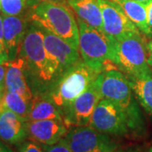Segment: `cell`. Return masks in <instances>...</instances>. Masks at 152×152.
<instances>
[{"instance_id": "obj_1", "label": "cell", "mask_w": 152, "mask_h": 152, "mask_svg": "<svg viewBox=\"0 0 152 152\" xmlns=\"http://www.w3.org/2000/svg\"><path fill=\"white\" fill-rule=\"evenodd\" d=\"M19 56L26 62V78L34 96L48 94L62 71L46 50L42 29L31 22L24 37Z\"/></svg>"}, {"instance_id": "obj_2", "label": "cell", "mask_w": 152, "mask_h": 152, "mask_svg": "<svg viewBox=\"0 0 152 152\" xmlns=\"http://www.w3.org/2000/svg\"><path fill=\"white\" fill-rule=\"evenodd\" d=\"M25 12L30 22L53 33L79 50V26L67 3L54 0H27Z\"/></svg>"}, {"instance_id": "obj_3", "label": "cell", "mask_w": 152, "mask_h": 152, "mask_svg": "<svg viewBox=\"0 0 152 152\" xmlns=\"http://www.w3.org/2000/svg\"><path fill=\"white\" fill-rule=\"evenodd\" d=\"M96 81L102 98L113 102L124 113L131 134L144 135L145 122L127 76L120 70L104 71Z\"/></svg>"}, {"instance_id": "obj_4", "label": "cell", "mask_w": 152, "mask_h": 152, "mask_svg": "<svg viewBox=\"0 0 152 152\" xmlns=\"http://www.w3.org/2000/svg\"><path fill=\"white\" fill-rule=\"evenodd\" d=\"M80 31V53L83 61L98 74L119 70L115 64V42L104 33L77 18Z\"/></svg>"}, {"instance_id": "obj_5", "label": "cell", "mask_w": 152, "mask_h": 152, "mask_svg": "<svg viewBox=\"0 0 152 152\" xmlns=\"http://www.w3.org/2000/svg\"><path fill=\"white\" fill-rule=\"evenodd\" d=\"M98 75L82 59L64 71L47 95L63 113L75 98L86 91Z\"/></svg>"}, {"instance_id": "obj_6", "label": "cell", "mask_w": 152, "mask_h": 152, "mask_svg": "<svg viewBox=\"0 0 152 152\" xmlns=\"http://www.w3.org/2000/svg\"><path fill=\"white\" fill-rule=\"evenodd\" d=\"M115 64L127 77H139L151 72L141 32L130 33L115 42Z\"/></svg>"}, {"instance_id": "obj_7", "label": "cell", "mask_w": 152, "mask_h": 152, "mask_svg": "<svg viewBox=\"0 0 152 152\" xmlns=\"http://www.w3.org/2000/svg\"><path fill=\"white\" fill-rule=\"evenodd\" d=\"M64 139L73 152H111L119 148L111 135L89 125L71 127Z\"/></svg>"}, {"instance_id": "obj_8", "label": "cell", "mask_w": 152, "mask_h": 152, "mask_svg": "<svg viewBox=\"0 0 152 152\" xmlns=\"http://www.w3.org/2000/svg\"><path fill=\"white\" fill-rule=\"evenodd\" d=\"M89 126L111 136L131 134L124 113L113 102L102 98L93 112Z\"/></svg>"}, {"instance_id": "obj_9", "label": "cell", "mask_w": 152, "mask_h": 152, "mask_svg": "<svg viewBox=\"0 0 152 152\" xmlns=\"http://www.w3.org/2000/svg\"><path fill=\"white\" fill-rule=\"evenodd\" d=\"M102 99V96L96 81L94 80L86 91L75 98L63 111V119L68 128L89 125L93 112Z\"/></svg>"}, {"instance_id": "obj_10", "label": "cell", "mask_w": 152, "mask_h": 152, "mask_svg": "<svg viewBox=\"0 0 152 152\" xmlns=\"http://www.w3.org/2000/svg\"><path fill=\"white\" fill-rule=\"evenodd\" d=\"M103 20V33L113 42L120 41L127 35L140 32L118 4L110 0H98Z\"/></svg>"}, {"instance_id": "obj_11", "label": "cell", "mask_w": 152, "mask_h": 152, "mask_svg": "<svg viewBox=\"0 0 152 152\" xmlns=\"http://www.w3.org/2000/svg\"><path fill=\"white\" fill-rule=\"evenodd\" d=\"M4 46L9 61L19 56L20 49L30 20L26 13L20 15H4Z\"/></svg>"}, {"instance_id": "obj_12", "label": "cell", "mask_w": 152, "mask_h": 152, "mask_svg": "<svg viewBox=\"0 0 152 152\" xmlns=\"http://www.w3.org/2000/svg\"><path fill=\"white\" fill-rule=\"evenodd\" d=\"M41 29L43 33L46 50L51 58L59 66L62 74L78 62L81 61L80 50L74 48L64 40L48 30L44 28Z\"/></svg>"}, {"instance_id": "obj_13", "label": "cell", "mask_w": 152, "mask_h": 152, "mask_svg": "<svg viewBox=\"0 0 152 152\" xmlns=\"http://www.w3.org/2000/svg\"><path fill=\"white\" fill-rule=\"evenodd\" d=\"M28 139L42 145H52L64 138L69 130L64 119H45L26 122Z\"/></svg>"}, {"instance_id": "obj_14", "label": "cell", "mask_w": 152, "mask_h": 152, "mask_svg": "<svg viewBox=\"0 0 152 152\" xmlns=\"http://www.w3.org/2000/svg\"><path fill=\"white\" fill-rule=\"evenodd\" d=\"M26 122L10 110L0 108V140L11 145H20L28 139Z\"/></svg>"}, {"instance_id": "obj_15", "label": "cell", "mask_w": 152, "mask_h": 152, "mask_svg": "<svg viewBox=\"0 0 152 152\" xmlns=\"http://www.w3.org/2000/svg\"><path fill=\"white\" fill-rule=\"evenodd\" d=\"M5 90L20 95L32 101L34 95L29 86L26 74V62L23 58L18 56L15 60L6 63Z\"/></svg>"}, {"instance_id": "obj_16", "label": "cell", "mask_w": 152, "mask_h": 152, "mask_svg": "<svg viewBox=\"0 0 152 152\" xmlns=\"http://www.w3.org/2000/svg\"><path fill=\"white\" fill-rule=\"evenodd\" d=\"M66 3L77 18L103 33L102 14L98 0H68Z\"/></svg>"}, {"instance_id": "obj_17", "label": "cell", "mask_w": 152, "mask_h": 152, "mask_svg": "<svg viewBox=\"0 0 152 152\" xmlns=\"http://www.w3.org/2000/svg\"><path fill=\"white\" fill-rule=\"evenodd\" d=\"M45 119H63L62 112L47 94L35 96L27 121Z\"/></svg>"}, {"instance_id": "obj_18", "label": "cell", "mask_w": 152, "mask_h": 152, "mask_svg": "<svg viewBox=\"0 0 152 152\" xmlns=\"http://www.w3.org/2000/svg\"><path fill=\"white\" fill-rule=\"evenodd\" d=\"M118 4L129 19L136 26L140 31L146 37H152L148 26L146 5L134 0H110Z\"/></svg>"}, {"instance_id": "obj_19", "label": "cell", "mask_w": 152, "mask_h": 152, "mask_svg": "<svg viewBox=\"0 0 152 152\" xmlns=\"http://www.w3.org/2000/svg\"><path fill=\"white\" fill-rule=\"evenodd\" d=\"M136 99L149 115L152 116V71L139 77H127Z\"/></svg>"}, {"instance_id": "obj_20", "label": "cell", "mask_w": 152, "mask_h": 152, "mask_svg": "<svg viewBox=\"0 0 152 152\" xmlns=\"http://www.w3.org/2000/svg\"><path fill=\"white\" fill-rule=\"evenodd\" d=\"M31 102L32 101H30L17 93L5 90L0 103V108L8 109L27 121Z\"/></svg>"}, {"instance_id": "obj_21", "label": "cell", "mask_w": 152, "mask_h": 152, "mask_svg": "<svg viewBox=\"0 0 152 152\" xmlns=\"http://www.w3.org/2000/svg\"><path fill=\"white\" fill-rule=\"evenodd\" d=\"M27 0H0L4 15H20L26 10Z\"/></svg>"}, {"instance_id": "obj_22", "label": "cell", "mask_w": 152, "mask_h": 152, "mask_svg": "<svg viewBox=\"0 0 152 152\" xmlns=\"http://www.w3.org/2000/svg\"><path fill=\"white\" fill-rule=\"evenodd\" d=\"M19 152H44L42 145L38 142L27 139L19 146Z\"/></svg>"}, {"instance_id": "obj_23", "label": "cell", "mask_w": 152, "mask_h": 152, "mask_svg": "<svg viewBox=\"0 0 152 152\" xmlns=\"http://www.w3.org/2000/svg\"><path fill=\"white\" fill-rule=\"evenodd\" d=\"M42 148L44 152H73L64 138L54 145H42Z\"/></svg>"}, {"instance_id": "obj_24", "label": "cell", "mask_w": 152, "mask_h": 152, "mask_svg": "<svg viewBox=\"0 0 152 152\" xmlns=\"http://www.w3.org/2000/svg\"><path fill=\"white\" fill-rule=\"evenodd\" d=\"M147 10V20H148V26L150 28V31L152 36V1L146 5Z\"/></svg>"}, {"instance_id": "obj_25", "label": "cell", "mask_w": 152, "mask_h": 152, "mask_svg": "<svg viewBox=\"0 0 152 152\" xmlns=\"http://www.w3.org/2000/svg\"><path fill=\"white\" fill-rule=\"evenodd\" d=\"M6 69H7V65L5 64H0V85H4L5 82V75ZM5 86V85H4Z\"/></svg>"}, {"instance_id": "obj_26", "label": "cell", "mask_w": 152, "mask_h": 152, "mask_svg": "<svg viewBox=\"0 0 152 152\" xmlns=\"http://www.w3.org/2000/svg\"><path fill=\"white\" fill-rule=\"evenodd\" d=\"M147 56H148V63L151 67H152V40H151L146 44Z\"/></svg>"}, {"instance_id": "obj_27", "label": "cell", "mask_w": 152, "mask_h": 152, "mask_svg": "<svg viewBox=\"0 0 152 152\" xmlns=\"http://www.w3.org/2000/svg\"><path fill=\"white\" fill-rule=\"evenodd\" d=\"M111 152H141L135 147H128V148H118Z\"/></svg>"}, {"instance_id": "obj_28", "label": "cell", "mask_w": 152, "mask_h": 152, "mask_svg": "<svg viewBox=\"0 0 152 152\" xmlns=\"http://www.w3.org/2000/svg\"><path fill=\"white\" fill-rule=\"evenodd\" d=\"M0 42L4 43V21H3V15H0Z\"/></svg>"}, {"instance_id": "obj_29", "label": "cell", "mask_w": 152, "mask_h": 152, "mask_svg": "<svg viewBox=\"0 0 152 152\" xmlns=\"http://www.w3.org/2000/svg\"><path fill=\"white\" fill-rule=\"evenodd\" d=\"M0 152H14L10 147L4 145L2 141H0Z\"/></svg>"}, {"instance_id": "obj_30", "label": "cell", "mask_w": 152, "mask_h": 152, "mask_svg": "<svg viewBox=\"0 0 152 152\" xmlns=\"http://www.w3.org/2000/svg\"><path fill=\"white\" fill-rule=\"evenodd\" d=\"M4 91H5V86L4 85H0V103H1L2 98L4 96Z\"/></svg>"}, {"instance_id": "obj_31", "label": "cell", "mask_w": 152, "mask_h": 152, "mask_svg": "<svg viewBox=\"0 0 152 152\" xmlns=\"http://www.w3.org/2000/svg\"><path fill=\"white\" fill-rule=\"evenodd\" d=\"M7 54L5 52V49H4V43L0 42V56H3V55Z\"/></svg>"}, {"instance_id": "obj_32", "label": "cell", "mask_w": 152, "mask_h": 152, "mask_svg": "<svg viewBox=\"0 0 152 152\" xmlns=\"http://www.w3.org/2000/svg\"><path fill=\"white\" fill-rule=\"evenodd\" d=\"M136 2H139V3H141L144 4H148L149 3H151L152 0H134Z\"/></svg>"}, {"instance_id": "obj_33", "label": "cell", "mask_w": 152, "mask_h": 152, "mask_svg": "<svg viewBox=\"0 0 152 152\" xmlns=\"http://www.w3.org/2000/svg\"><path fill=\"white\" fill-rule=\"evenodd\" d=\"M54 1H58V2H67L68 0H54Z\"/></svg>"}, {"instance_id": "obj_34", "label": "cell", "mask_w": 152, "mask_h": 152, "mask_svg": "<svg viewBox=\"0 0 152 152\" xmlns=\"http://www.w3.org/2000/svg\"><path fill=\"white\" fill-rule=\"evenodd\" d=\"M148 152H152V147L151 148V149H150V151H149Z\"/></svg>"}, {"instance_id": "obj_35", "label": "cell", "mask_w": 152, "mask_h": 152, "mask_svg": "<svg viewBox=\"0 0 152 152\" xmlns=\"http://www.w3.org/2000/svg\"><path fill=\"white\" fill-rule=\"evenodd\" d=\"M0 11H1V4H0Z\"/></svg>"}]
</instances>
